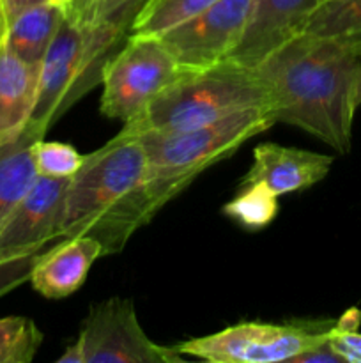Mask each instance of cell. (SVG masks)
Here are the masks:
<instances>
[{
	"label": "cell",
	"instance_id": "cell-21",
	"mask_svg": "<svg viewBox=\"0 0 361 363\" xmlns=\"http://www.w3.org/2000/svg\"><path fill=\"white\" fill-rule=\"evenodd\" d=\"M85 155H80L71 144L46 142L39 138L32 147V160L38 176L53 179H69L84 163Z\"/></svg>",
	"mask_w": 361,
	"mask_h": 363
},
{
	"label": "cell",
	"instance_id": "cell-28",
	"mask_svg": "<svg viewBox=\"0 0 361 363\" xmlns=\"http://www.w3.org/2000/svg\"><path fill=\"white\" fill-rule=\"evenodd\" d=\"M356 105L357 108L361 106V67L357 71V80H356Z\"/></svg>",
	"mask_w": 361,
	"mask_h": 363
},
{
	"label": "cell",
	"instance_id": "cell-23",
	"mask_svg": "<svg viewBox=\"0 0 361 363\" xmlns=\"http://www.w3.org/2000/svg\"><path fill=\"white\" fill-rule=\"evenodd\" d=\"M41 252H0V298L30 279Z\"/></svg>",
	"mask_w": 361,
	"mask_h": 363
},
{
	"label": "cell",
	"instance_id": "cell-9",
	"mask_svg": "<svg viewBox=\"0 0 361 363\" xmlns=\"http://www.w3.org/2000/svg\"><path fill=\"white\" fill-rule=\"evenodd\" d=\"M251 0H218L191 20L159 35L184 71H198L230 59L243 39Z\"/></svg>",
	"mask_w": 361,
	"mask_h": 363
},
{
	"label": "cell",
	"instance_id": "cell-25",
	"mask_svg": "<svg viewBox=\"0 0 361 363\" xmlns=\"http://www.w3.org/2000/svg\"><path fill=\"white\" fill-rule=\"evenodd\" d=\"M292 363H345V362H343V358L336 353L335 347L331 346V340H329L328 337V339L315 344V346L310 347V350L297 354V357L292 360Z\"/></svg>",
	"mask_w": 361,
	"mask_h": 363
},
{
	"label": "cell",
	"instance_id": "cell-4",
	"mask_svg": "<svg viewBox=\"0 0 361 363\" xmlns=\"http://www.w3.org/2000/svg\"><path fill=\"white\" fill-rule=\"evenodd\" d=\"M276 124L269 108H251L218 123L177 133L134 135L147 156L145 188L158 213L204 170L232 156L244 142Z\"/></svg>",
	"mask_w": 361,
	"mask_h": 363
},
{
	"label": "cell",
	"instance_id": "cell-5",
	"mask_svg": "<svg viewBox=\"0 0 361 363\" xmlns=\"http://www.w3.org/2000/svg\"><path fill=\"white\" fill-rule=\"evenodd\" d=\"M126 21H81L67 14L39 69V96L30 123L48 131L96 84L130 34Z\"/></svg>",
	"mask_w": 361,
	"mask_h": 363
},
{
	"label": "cell",
	"instance_id": "cell-11",
	"mask_svg": "<svg viewBox=\"0 0 361 363\" xmlns=\"http://www.w3.org/2000/svg\"><path fill=\"white\" fill-rule=\"evenodd\" d=\"M324 0H251L243 39L230 60L257 67L265 57L303 34L308 20Z\"/></svg>",
	"mask_w": 361,
	"mask_h": 363
},
{
	"label": "cell",
	"instance_id": "cell-22",
	"mask_svg": "<svg viewBox=\"0 0 361 363\" xmlns=\"http://www.w3.org/2000/svg\"><path fill=\"white\" fill-rule=\"evenodd\" d=\"M361 311L350 308L340 319H336L329 340L336 353L345 363H361Z\"/></svg>",
	"mask_w": 361,
	"mask_h": 363
},
{
	"label": "cell",
	"instance_id": "cell-26",
	"mask_svg": "<svg viewBox=\"0 0 361 363\" xmlns=\"http://www.w3.org/2000/svg\"><path fill=\"white\" fill-rule=\"evenodd\" d=\"M42 2H48V0H0V35L6 32V28L18 14Z\"/></svg>",
	"mask_w": 361,
	"mask_h": 363
},
{
	"label": "cell",
	"instance_id": "cell-24",
	"mask_svg": "<svg viewBox=\"0 0 361 363\" xmlns=\"http://www.w3.org/2000/svg\"><path fill=\"white\" fill-rule=\"evenodd\" d=\"M145 4H147V0H91L84 13L74 20H117L131 25Z\"/></svg>",
	"mask_w": 361,
	"mask_h": 363
},
{
	"label": "cell",
	"instance_id": "cell-12",
	"mask_svg": "<svg viewBox=\"0 0 361 363\" xmlns=\"http://www.w3.org/2000/svg\"><path fill=\"white\" fill-rule=\"evenodd\" d=\"M333 156L264 142L253 151V162L241 186L260 183L278 197L303 191L329 174Z\"/></svg>",
	"mask_w": 361,
	"mask_h": 363
},
{
	"label": "cell",
	"instance_id": "cell-20",
	"mask_svg": "<svg viewBox=\"0 0 361 363\" xmlns=\"http://www.w3.org/2000/svg\"><path fill=\"white\" fill-rule=\"evenodd\" d=\"M41 342V330L30 318H0V363H30Z\"/></svg>",
	"mask_w": 361,
	"mask_h": 363
},
{
	"label": "cell",
	"instance_id": "cell-8",
	"mask_svg": "<svg viewBox=\"0 0 361 363\" xmlns=\"http://www.w3.org/2000/svg\"><path fill=\"white\" fill-rule=\"evenodd\" d=\"M335 321H310L299 325L239 323L211 335L179 344L183 357L211 363H278L292 362L329 337Z\"/></svg>",
	"mask_w": 361,
	"mask_h": 363
},
{
	"label": "cell",
	"instance_id": "cell-7",
	"mask_svg": "<svg viewBox=\"0 0 361 363\" xmlns=\"http://www.w3.org/2000/svg\"><path fill=\"white\" fill-rule=\"evenodd\" d=\"M59 363H179V350L154 342L142 328L133 301L110 298L92 305L78 339Z\"/></svg>",
	"mask_w": 361,
	"mask_h": 363
},
{
	"label": "cell",
	"instance_id": "cell-29",
	"mask_svg": "<svg viewBox=\"0 0 361 363\" xmlns=\"http://www.w3.org/2000/svg\"><path fill=\"white\" fill-rule=\"evenodd\" d=\"M55 2L62 4V6H66L67 9H69V6H71V2H73V0H55Z\"/></svg>",
	"mask_w": 361,
	"mask_h": 363
},
{
	"label": "cell",
	"instance_id": "cell-18",
	"mask_svg": "<svg viewBox=\"0 0 361 363\" xmlns=\"http://www.w3.org/2000/svg\"><path fill=\"white\" fill-rule=\"evenodd\" d=\"M223 213L244 229H264L278 215V195L260 183L246 184L223 206Z\"/></svg>",
	"mask_w": 361,
	"mask_h": 363
},
{
	"label": "cell",
	"instance_id": "cell-19",
	"mask_svg": "<svg viewBox=\"0 0 361 363\" xmlns=\"http://www.w3.org/2000/svg\"><path fill=\"white\" fill-rule=\"evenodd\" d=\"M304 32L361 41V0H324Z\"/></svg>",
	"mask_w": 361,
	"mask_h": 363
},
{
	"label": "cell",
	"instance_id": "cell-1",
	"mask_svg": "<svg viewBox=\"0 0 361 363\" xmlns=\"http://www.w3.org/2000/svg\"><path fill=\"white\" fill-rule=\"evenodd\" d=\"M361 41L303 34L253 67L276 123L301 128L340 155L353 145Z\"/></svg>",
	"mask_w": 361,
	"mask_h": 363
},
{
	"label": "cell",
	"instance_id": "cell-16",
	"mask_svg": "<svg viewBox=\"0 0 361 363\" xmlns=\"http://www.w3.org/2000/svg\"><path fill=\"white\" fill-rule=\"evenodd\" d=\"M38 124L30 123L18 138L0 144V230L18 202L38 179L32 147L39 138H45Z\"/></svg>",
	"mask_w": 361,
	"mask_h": 363
},
{
	"label": "cell",
	"instance_id": "cell-10",
	"mask_svg": "<svg viewBox=\"0 0 361 363\" xmlns=\"http://www.w3.org/2000/svg\"><path fill=\"white\" fill-rule=\"evenodd\" d=\"M69 179L38 176L0 230V252H41L60 240V213Z\"/></svg>",
	"mask_w": 361,
	"mask_h": 363
},
{
	"label": "cell",
	"instance_id": "cell-15",
	"mask_svg": "<svg viewBox=\"0 0 361 363\" xmlns=\"http://www.w3.org/2000/svg\"><path fill=\"white\" fill-rule=\"evenodd\" d=\"M67 14V7L55 0L28 7L18 14L0 35V50L13 53L28 64L41 66Z\"/></svg>",
	"mask_w": 361,
	"mask_h": 363
},
{
	"label": "cell",
	"instance_id": "cell-14",
	"mask_svg": "<svg viewBox=\"0 0 361 363\" xmlns=\"http://www.w3.org/2000/svg\"><path fill=\"white\" fill-rule=\"evenodd\" d=\"M39 69L0 50V144L20 137L30 124L39 96Z\"/></svg>",
	"mask_w": 361,
	"mask_h": 363
},
{
	"label": "cell",
	"instance_id": "cell-3",
	"mask_svg": "<svg viewBox=\"0 0 361 363\" xmlns=\"http://www.w3.org/2000/svg\"><path fill=\"white\" fill-rule=\"evenodd\" d=\"M251 108H269L268 92L255 69L227 59L205 69L184 71L122 130L131 135L177 133Z\"/></svg>",
	"mask_w": 361,
	"mask_h": 363
},
{
	"label": "cell",
	"instance_id": "cell-17",
	"mask_svg": "<svg viewBox=\"0 0 361 363\" xmlns=\"http://www.w3.org/2000/svg\"><path fill=\"white\" fill-rule=\"evenodd\" d=\"M218 0H147L131 23V34L161 35L191 20Z\"/></svg>",
	"mask_w": 361,
	"mask_h": 363
},
{
	"label": "cell",
	"instance_id": "cell-6",
	"mask_svg": "<svg viewBox=\"0 0 361 363\" xmlns=\"http://www.w3.org/2000/svg\"><path fill=\"white\" fill-rule=\"evenodd\" d=\"M183 73L159 35L130 32L103 67V116L124 124L137 119Z\"/></svg>",
	"mask_w": 361,
	"mask_h": 363
},
{
	"label": "cell",
	"instance_id": "cell-2",
	"mask_svg": "<svg viewBox=\"0 0 361 363\" xmlns=\"http://www.w3.org/2000/svg\"><path fill=\"white\" fill-rule=\"evenodd\" d=\"M145 174L144 144L124 130L85 155L67 184L59 238L92 236L103 245L105 255L122 250L127 240L156 215Z\"/></svg>",
	"mask_w": 361,
	"mask_h": 363
},
{
	"label": "cell",
	"instance_id": "cell-27",
	"mask_svg": "<svg viewBox=\"0 0 361 363\" xmlns=\"http://www.w3.org/2000/svg\"><path fill=\"white\" fill-rule=\"evenodd\" d=\"M91 2V0H73L69 6V9H67V13H69L71 18H78L81 13L85 11V7H87V4Z\"/></svg>",
	"mask_w": 361,
	"mask_h": 363
},
{
	"label": "cell",
	"instance_id": "cell-13",
	"mask_svg": "<svg viewBox=\"0 0 361 363\" xmlns=\"http://www.w3.org/2000/svg\"><path fill=\"white\" fill-rule=\"evenodd\" d=\"M105 257L103 245L92 236L60 238L59 243L39 254L30 284L41 296L62 300L84 286L92 264Z\"/></svg>",
	"mask_w": 361,
	"mask_h": 363
}]
</instances>
